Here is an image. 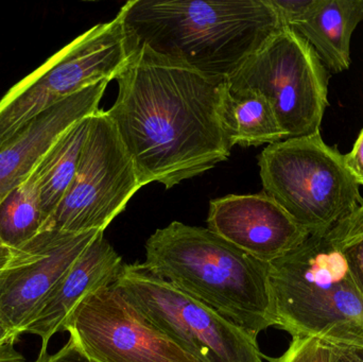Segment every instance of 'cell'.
Returning a JSON list of instances; mask_svg holds the SVG:
<instances>
[{"instance_id":"cell-28","label":"cell","mask_w":363,"mask_h":362,"mask_svg":"<svg viewBox=\"0 0 363 362\" xmlns=\"http://www.w3.org/2000/svg\"><path fill=\"white\" fill-rule=\"evenodd\" d=\"M4 249H6V247H4V244H1V242H0V252H1V251H4Z\"/></svg>"},{"instance_id":"cell-14","label":"cell","mask_w":363,"mask_h":362,"mask_svg":"<svg viewBox=\"0 0 363 362\" xmlns=\"http://www.w3.org/2000/svg\"><path fill=\"white\" fill-rule=\"evenodd\" d=\"M125 264L100 232L82 254L62 276L40 304L25 333L38 336L42 341L38 361L47 356L48 342L80 302L102 287L113 286Z\"/></svg>"},{"instance_id":"cell-26","label":"cell","mask_w":363,"mask_h":362,"mask_svg":"<svg viewBox=\"0 0 363 362\" xmlns=\"http://www.w3.org/2000/svg\"><path fill=\"white\" fill-rule=\"evenodd\" d=\"M13 254H14L13 250L8 248L0 252V273L6 269V266L12 261Z\"/></svg>"},{"instance_id":"cell-15","label":"cell","mask_w":363,"mask_h":362,"mask_svg":"<svg viewBox=\"0 0 363 362\" xmlns=\"http://www.w3.org/2000/svg\"><path fill=\"white\" fill-rule=\"evenodd\" d=\"M363 21V0H315L290 29L302 36L328 72L340 74L351 66V40Z\"/></svg>"},{"instance_id":"cell-29","label":"cell","mask_w":363,"mask_h":362,"mask_svg":"<svg viewBox=\"0 0 363 362\" xmlns=\"http://www.w3.org/2000/svg\"><path fill=\"white\" fill-rule=\"evenodd\" d=\"M337 362H343L342 361H341V357H340V359H339V361Z\"/></svg>"},{"instance_id":"cell-20","label":"cell","mask_w":363,"mask_h":362,"mask_svg":"<svg viewBox=\"0 0 363 362\" xmlns=\"http://www.w3.org/2000/svg\"><path fill=\"white\" fill-rule=\"evenodd\" d=\"M339 359V349L313 338H292L281 356H267V362H337Z\"/></svg>"},{"instance_id":"cell-13","label":"cell","mask_w":363,"mask_h":362,"mask_svg":"<svg viewBox=\"0 0 363 362\" xmlns=\"http://www.w3.org/2000/svg\"><path fill=\"white\" fill-rule=\"evenodd\" d=\"M108 82L101 81L57 102L0 145V202L27 180L66 130L99 111Z\"/></svg>"},{"instance_id":"cell-25","label":"cell","mask_w":363,"mask_h":362,"mask_svg":"<svg viewBox=\"0 0 363 362\" xmlns=\"http://www.w3.org/2000/svg\"><path fill=\"white\" fill-rule=\"evenodd\" d=\"M343 362H363V350H340Z\"/></svg>"},{"instance_id":"cell-17","label":"cell","mask_w":363,"mask_h":362,"mask_svg":"<svg viewBox=\"0 0 363 362\" xmlns=\"http://www.w3.org/2000/svg\"><path fill=\"white\" fill-rule=\"evenodd\" d=\"M89 123L91 116L66 130L33 170L38 179V195L46 227L74 180L83 145L89 133Z\"/></svg>"},{"instance_id":"cell-6","label":"cell","mask_w":363,"mask_h":362,"mask_svg":"<svg viewBox=\"0 0 363 362\" xmlns=\"http://www.w3.org/2000/svg\"><path fill=\"white\" fill-rule=\"evenodd\" d=\"M130 57L119 13L74 38L0 99V145L57 102L116 79Z\"/></svg>"},{"instance_id":"cell-1","label":"cell","mask_w":363,"mask_h":362,"mask_svg":"<svg viewBox=\"0 0 363 362\" xmlns=\"http://www.w3.org/2000/svg\"><path fill=\"white\" fill-rule=\"evenodd\" d=\"M118 96L106 111L131 157L140 184L169 189L230 157L219 108L225 80L134 51L116 77Z\"/></svg>"},{"instance_id":"cell-4","label":"cell","mask_w":363,"mask_h":362,"mask_svg":"<svg viewBox=\"0 0 363 362\" xmlns=\"http://www.w3.org/2000/svg\"><path fill=\"white\" fill-rule=\"evenodd\" d=\"M277 329L339 350H363V295L332 229L269 264Z\"/></svg>"},{"instance_id":"cell-8","label":"cell","mask_w":363,"mask_h":362,"mask_svg":"<svg viewBox=\"0 0 363 362\" xmlns=\"http://www.w3.org/2000/svg\"><path fill=\"white\" fill-rule=\"evenodd\" d=\"M328 72L313 47L285 28L226 79L232 89L262 94L288 138L321 133L328 106Z\"/></svg>"},{"instance_id":"cell-16","label":"cell","mask_w":363,"mask_h":362,"mask_svg":"<svg viewBox=\"0 0 363 362\" xmlns=\"http://www.w3.org/2000/svg\"><path fill=\"white\" fill-rule=\"evenodd\" d=\"M220 121L230 146L272 145L286 140L270 102L251 89H232L224 84Z\"/></svg>"},{"instance_id":"cell-12","label":"cell","mask_w":363,"mask_h":362,"mask_svg":"<svg viewBox=\"0 0 363 362\" xmlns=\"http://www.w3.org/2000/svg\"><path fill=\"white\" fill-rule=\"evenodd\" d=\"M207 229L266 264L285 256L311 235L264 191L211 200Z\"/></svg>"},{"instance_id":"cell-27","label":"cell","mask_w":363,"mask_h":362,"mask_svg":"<svg viewBox=\"0 0 363 362\" xmlns=\"http://www.w3.org/2000/svg\"><path fill=\"white\" fill-rule=\"evenodd\" d=\"M11 336H16L14 335V334L9 333V332H6V329H2V327H0V342L4 341V340L8 339V338H10ZM16 337H18V336H16Z\"/></svg>"},{"instance_id":"cell-23","label":"cell","mask_w":363,"mask_h":362,"mask_svg":"<svg viewBox=\"0 0 363 362\" xmlns=\"http://www.w3.org/2000/svg\"><path fill=\"white\" fill-rule=\"evenodd\" d=\"M35 362H94L91 359L87 358L82 351L78 348L74 340L69 338L67 344L57 351L53 355L48 356L47 355L45 358L40 359V361H36Z\"/></svg>"},{"instance_id":"cell-9","label":"cell","mask_w":363,"mask_h":362,"mask_svg":"<svg viewBox=\"0 0 363 362\" xmlns=\"http://www.w3.org/2000/svg\"><path fill=\"white\" fill-rule=\"evenodd\" d=\"M142 187L116 128L99 110L91 116L72 185L45 230L106 231Z\"/></svg>"},{"instance_id":"cell-7","label":"cell","mask_w":363,"mask_h":362,"mask_svg":"<svg viewBox=\"0 0 363 362\" xmlns=\"http://www.w3.org/2000/svg\"><path fill=\"white\" fill-rule=\"evenodd\" d=\"M157 329L202 362H266L257 339L219 312L153 276L125 264L113 285Z\"/></svg>"},{"instance_id":"cell-19","label":"cell","mask_w":363,"mask_h":362,"mask_svg":"<svg viewBox=\"0 0 363 362\" xmlns=\"http://www.w3.org/2000/svg\"><path fill=\"white\" fill-rule=\"evenodd\" d=\"M332 231L363 295V204L338 221Z\"/></svg>"},{"instance_id":"cell-2","label":"cell","mask_w":363,"mask_h":362,"mask_svg":"<svg viewBox=\"0 0 363 362\" xmlns=\"http://www.w3.org/2000/svg\"><path fill=\"white\" fill-rule=\"evenodd\" d=\"M118 13L130 55L146 48L220 80L287 28L269 0H131Z\"/></svg>"},{"instance_id":"cell-24","label":"cell","mask_w":363,"mask_h":362,"mask_svg":"<svg viewBox=\"0 0 363 362\" xmlns=\"http://www.w3.org/2000/svg\"><path fill=\"white\" fill-rule=\"evenodd\" d=\"M16 339V336H11L0 342V362H27L25 357L15 349Z\"/></svg>"},{"instance_id":"cell-18","label":"cell","mask_w":363,"mask_h":362,"mask_svg":"<svg viewBox=\"0 0 363 362\" xmlns=\"http://www.w3.org/2000/svg\"><path fill=\"white\" fill-rule=\"evenodd\" d=\"M45 227L38 179L32 172L0 202V242L6 248L17 250L44 231Z\"/></svg>"},{"instance_id":"cell-21","label":"cell","mask_w":363,"mask_h":362,"mask_svg":"<svg viewBox=\"0 0 363 362\" xmlns=\"http://www.w3.org/2000/svg\"><path fill=\"white\" fill-rule=\"evenodd\" d=\"M315 0H269L287 28L303 18Z\"/></svg>"},{"instance_id":"cell-11","label":"cell","mask_w":363,"mask_h":362,"mask_svg":"<svg viewBox=\"0 0 363 362\" xmlns=\"http://www.w3.org/2000/svg\"><path fill=\"white\" fill-rule=\"evenodd\" d=\"M100 232L44 230L13 250L0 273V327L16 336L25 333L48 293Z\"/></svg>"},{"instance_id":"cell-10","label":"cell","mask_w":363,"mask_h":362,"mask_svg":"<svg viewBox=\"0 0 363 362\" xmlns=\"http://www.w3.org/2000/svg\"><path fill=\"white\" fill-rule=\"evenodd\" d=\"M62 332L94 362H202L149 322L114 286L85 297Z\"/></svg>"},{"instance_id":"cell-3","label":"cell","mask_w":363,"mask_h":362,"mask_svg":"<svg viewBox=\"0 0 363 362\" xmlns=\"http://www.w3.org/2000/svg\"><path fill=\"white\" fill-rule=\"evenodd\" d=\"M144 267L257 339L275 327L269 264L207 227L174 221L146 242Z\"/></svg>"},{"instance_id":"cell-5","label":"cell","mask_w":363,"mask_h":362,"mask_svg":"<svg viewBox=\"0 0 363 362\" xmlns=\"http://www.w3.org/2000/svg\"><path fill=\"white\" fill-rule=\"evenodd\" d=\"M258 166L264 193L309 234L328 231L363 204L345 155L321 133L268 145Z\"/></svg>"},{"instance_id":"cell-22","label":"cell","mask_w":363,"mask_h":362,"mask_svg":"<svg viewBox=\"0 0 363 362\" xmlns=\"http://www.w3.org/2000/svg\"><path fill=\"white\" fill-rule=\"evenodd\" d=\"M345 163L356 183L363 185V129L351 152L345 155Z\"/></svg>"}]
</instances>
